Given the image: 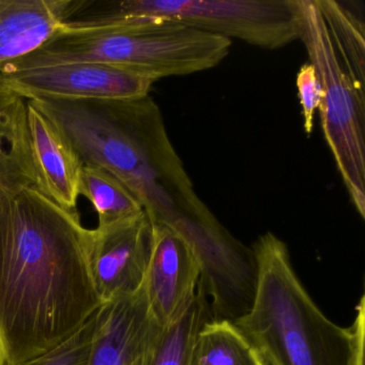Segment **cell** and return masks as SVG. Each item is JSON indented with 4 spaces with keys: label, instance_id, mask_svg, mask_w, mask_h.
I'll use <instances>...</instances> for the list:
<instances>
[{
    "label": "cell",
    "instance_id": "obj_8",
    "mask_svg": "<svg viewBox=\"0 0 365 365\" xmlns=\"http://www.w3.org/2000/svg\"><path fill=\"white\" fill-rule=\"evenodd\" d=\"M153 249L146 213L93 230L91 270L102 302L132 296L144 287Z\"/></svg>",
    "mask_w": 365,
    "mask_h": 365
},
{
    "label": "cell",
    "instance_id": "obj_12",
    "mask_svg": "<svg viewBox=\"0 0 365 365\" xmlns=\"http://www.w3.org/2000/svg\"><path fill=\"white\" fill-rule=\"evenodd\" d=\"M70 7L71 0H0V72L46 44Z\"/></svg>",
    "mask_w": 365,
    "mask_h": 365
},
{
    "label": "cell",
    "instance_id": "obj_5",
    "mask_svg": "<svg viewBox=\"0 0 365 365\" xmlns=\"http://www.w3.org/2000/svg\"><path fill=\"white\" fill-rule=\"evenodd\" d=\"M232 41L170 16L138 14L93 27L63 25L39 50L1 73L63 63H99L151 80L212 69L230 55Z\"/></svg>",
    "mask_w": 365,
    "mask_h": 365
},
{
    "label": "cell",
    "instance_id": "obj_4",
    "mask_svg": "<svg viewBox=\"0 0 365 365\" xmlns=\"http://www.w3.org/2000/svg\"><path fill=\"white\" fill-rule=\"evenodd\" d=\"M300 40L322 85L324 140L356 213L365 219L364 22L336 0H299Z\"/></svg>",
    "mask_w": 365,
    "mask_h": 365
},
{
    "label": "cell",
    "instance_id": "obj_13",
    "mask_svg": "<svg viewBox=\"0 0 365 365\" xmlns=\"http://www.w3.org/2000/svg\"><path fill=\"white\" fill-rule=\"evenodd\" d=\"M29 187H38V179L29 147L27 100L0 82V223L16 196Z\"/></svg>",
    "mask_w": 365,
    "mask_h": 365
},
{
    "label": "cell",
    "instance_id": "obj_1",
    "mask_svg": "<svg viewBox=\"0 0 365 365\" xmlns=\"http://www.w3.org/2000/svg\"><path fill=\"white\" fill-rule=\"evenodd\" d=\"M93 230L38 187L0 223V365H19L73 336L102 307L91 270Z\"/></svg>",
    "mask_w": 365,
    "mask_h": 365
},
{
    "label": "cell",
    "instance_id": "obj_18",
    "mask_svg": "<svg viewBox=\"0 0 365 365\" xmlns=\"http://www.w3.org/2000/svg\"><path fill=\"white\" fill-rule=\"evenodd\" d=\"M296 84L299 101L302 108L303 129L307 135L309 136L314 130V118L322 97V85L317 72L311 63H305L299 69Z\"/></svg>",
    "mask_w": 365,
    "mask_h": 365
},
{
    "label": "cell",
    "instance_id": "obj_6",
    "mask_svg": "<svg viewBox=\"0 0 365 365\" xmlns=\"http://www.w3.org/2000/svg\"><path fill=\"white\" fill-rule=\"evenodd\" d=\"M138 14L170 16L266 50L300 40L302 31L299 0H78L71 23L100 26Z\"/></svg>",
    "mask_w": 365,
    "mask_h": 365
},
{
    "label": "cell",
    "instance_id": "obj_15",
    "mask_svg": "<svg viewBox=\"0 0 365 365\" xmlns=\"http://www.w3.org/2000/svg\"><path fill=\"white\" fill-rule=\"evenodd\" d=\"M211 319L207 296L197 286L195 299L185 314L176 322L160 327L145 365H191L196 336Z\"/></svg>",
    "mask_w": 365,
    "mask_h": 365
},
{
    "label": "cell",
    "instance_id": "obj_9",
    "mask_svg": "<svg viewBox=\"0 0 365 365\" xmlns=\"http://www.w3.org/2000/svg\"><path fill=\"white\" fill-rule=\"evenodd\" d=\"M153 225V249L147 271L149 309L161 327L176 322L196 296L200 267L187 241L164 224Z\"/></svg>",
    "mask_w": 365,
    "mask_h": 365
},
{
    "label": "cell",
    "instance_id": "obj_7",
    "mask_svg": "<svg viewBox=\"0 0 365 365\" xmlns=\"http://www.w3.org/2000/svg\"><path fill=\"white\" fill-rule=\"evenodd\" d=\"M0 82L25 100H135L149 96L155 83L123 68L88 61L0 73Z\"/></svg>",
    "mask_w": 365,
    "mask_h": 365
},
{
    "label": "cell",
    "instance_id": "obj_11",
    "mask_svg": "<svg viewBox=\"0 0 365 365\" xmlns=\"http://www.w3.org/2000/svg\"><path fill=\"white\" fill-rule=\"evenodd\" d=\"M29 147L38 185L67 210L78 209L83 163L63 132L27 101Z\"/></svg>",
    "mask_w": 365,
    "mask_h": 365
},
{
    "label": "cell",
    "instance_id": "obj_3",
    "mask_svg": "<svg viewBox=\"0 0 365 365\" xmlns=\"http://www.w3.org/2000/svg\"><path fill=\"white\" fill-rule=\"evenodd\" d=\"M251 249L258 268L255 300L234 322L268 364L364 365V297L351 326H339L301 283L285 242L266 232Z\"/></svg>",
    "mask_w": 365,
    "mask_h": 365
},
{
    "label": "cell",
    "instance_id": "obj_14",
    "mask_svg": "<svg viewBox=\"0 0 365 365\" xmlns=\"http://www.w3.org/2000/svg\"><path fill=\"white\" fill-rule=\"evenodd\" d=\"M191 365L269 364L235 322L211 319L196 336Z\"/></svg>",
    "mask_w": 365,
    "mask_h": 365
},
{
    "label": "cell",
    "instance_id": "obj_17",
    "mask_svg": "<svg viewBox=\"0 0 365 365\" xmlns=\"http://www.w3.org/2000/svg\"><path fill=\"white\" fill-rule=\"evenodd\" d=\"M95 316L58 347L19 365H87L95 333Z\"/></svg>",
    "mask_w": 365,
    "mask_h": 365
},
{
    "label": "cell",
    "instance_id": "obj_16",
    "mask_svg": "<svg viewBox=\"0 0 365 365\" xmlns=\"http://www.w3.org/2000/svg\"><path fill=\"white\" fill-rule=\"evenodd\" d=\"M80 195L85 196L93 204L99 217V227L113 225L145 212L140 202L120 181L96 166H83Z\"/></svg>",
    "mask_w": 365,
    "mask_h": 365
},
{
    "label": "cell",
    "instance_id": "obj_2",
    "mask_svg": "<svg viewBox=\"0 0 365 365\" xmlns=\"http://www.w3.org/2000/svg\"><path fill=\"white\" fill-rule=\"evenodd\" d=\"M27 101L63 132L83 165L102 168L120 181L151 223L187 238L219 222L196 193L150 96Z\"/></svg>",
    "mask_w": 365,
    "mask_h": 365
},
{
    "label": "cell",
    "instance_id": "obj_10",
    "mask_svg": "<svg viewBox=\"0 0 365 365\" xmlns=\"http://www.w3.org/2000/svg\"><path fill=\"white\" fill-rule=\"evenodd\" d=\"M87 365H145L160 324L149 309L146 287L103 303L95 316Z\"/></svg>",
    "mask_w": 365,
    "mask_h": 365
}]
</instances>
